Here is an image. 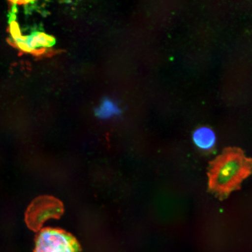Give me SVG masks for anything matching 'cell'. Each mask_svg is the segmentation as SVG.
Listing matches in <instances>:
<instances>
[{
  "label": "cell",
  "instance_id": "cell-6",
  "mask_svg": "<svg viewBox=\"0 0 252 252\" xmlns=\"http://www.w3.org/2000/svg\"><path fill=\"white\" fill-rule=\"evenodd\" d=\"M121 113L116 103L109 99H105L95 110L96 115L100 119H108Z\"/></svg>",
  "mask_w": 252,
  "mask_h": 252
},
{
  "label": "cell",
  "instance_id": "cell-3",
  "mask_svg": "<svg viewBox=\"0 0 252 252\" xmlns=\"http://www.w3.org/2000/svg\"><path fill=\"white\" fill-rule=\"evenodd\" d=\"M62 212V205L55 198L39 197L28 207L25 214V221L31 229L38 231L47 220L59 218Z\"/></svg>",
  "mask_w": 252,
  "mask_h": 252
},
{
  "label": "cell",
  "instance_id": "cell-4",
  "mask_svg": "<svg viewBox=\"0 0 252 252\" xmlns=\"http://www.w3.org/2000/svg\"><path fill=\"white\" fill-rule=\"evenodd\" d=\"M193 140L198 149L210 150L216 145V135L212 128L203 126L194 131Z\"/></svg>",
  "mask_w": 252,
  "mask_h": 252
},
{
  "label": "cell",
  "instance_id": "cell-5",
  "mask_svg": "<svg viewBox=\"0 0 252 252\" xmlns=\"http://www.w3.org/2000/svg\"><path fill=\"white\" fill-rule=\"evenodd\" d=\"M24 42L20 43L23 49L31 50L42 47H50L55 45V39L53 37L42 32L33 33L25 37Z\"/></svg>",
  "mask_w": 252,
  "mask_h": 252
},
{
  "label": "cell",
  "instance_id": "cell-2",
  "mask_svg": "<svg viewBox=\"0 0 252 252\" xmlns=\"http://www.w3.org/2000/svg\"><path fill=\"white\" fill-rule=\"evenodd\" d=\"M76 239L62 229L45 228L41 230L35 241L34 252H79Z\"/></svg>",
  "mask_w": 252,
  "mask_h": 252
},
{
  "label": "cell",
  "instance_id": "cell-1",
  "mask_svg": "<svg viewBox=\"0 0 252 252\" xmlns=\"http://www.w3.org/2000/svg\"><path fill=\"white\" fill-rule=\"evenodd\" d=\"M252 173V159L238 148H227L210 163L209 188L216 196L225 198L238 190Z\"/></svg>",
  "mask_w": 252,
  "mask_h": 252
}]
</instances>
